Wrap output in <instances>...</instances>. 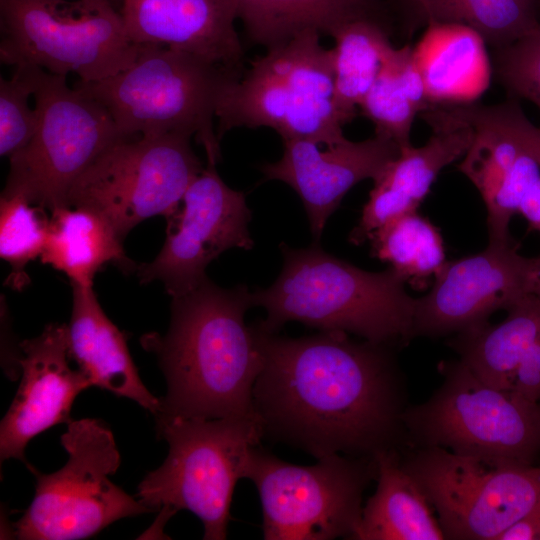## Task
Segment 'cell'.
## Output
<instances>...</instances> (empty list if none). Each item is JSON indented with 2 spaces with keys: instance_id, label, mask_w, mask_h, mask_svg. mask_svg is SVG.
Here are the masks:
<instances>
[{
  "instance_id": "6da1fadb",
  "label": "cell",
  "mask_w": 540,
  "mask_h": 540,
  "mask_svg": "<svg viewBox=\"0 0 540 540\" xmlns=\"http://www.w3.org/2000/svg\"><path fill=\"white\" fill-rule=\"evenodd\" d=\"M260 331L264 363L253 403L264 437L317 459L406 448V388L394 348L343 331L298 338Z\"/></svg>"
},
{
  "instance_id": "7a4b0ae2",
  "label": "cell",
  "mask_w": 540,
  "mask_h": 540,
  "mask_svg": "<svg viewBox=\"0 0 540 540\" xmlns=\"http://www.w3.org/2000/svg\"><path fill=\"white\" fill-rule=\"evenodd\" d=\"M254 306L245 284L222 288L208 277L172 297L165 335L142 336L164 374L167 392L154 416L173 419L258 417L253 389L264 363L262 332L245 324Z\"/></svg>"
},
{
  "instance_id": "3957f363",
  "label": "cell",
  "mask_w": 540,
  "mask_h": 540,
  "mask_svg": "<svg viewBox=\"0 0 540 540\" xmlns=\"http://www.w3.org/2000/svg\"><path fill=\"white\" fill-rule=\"evenodd\" d=\"M284 263L275 282L252 291L254 306L266 310L255 322L278 333L297 321L319 331H343L397 348L413 337L415 299L393 268L360 269L325 252L317 242L306 248L280 244Z\"/></svg>"
},
{
  "instance_id": "277c9868",
  "label": "cell",
  "mask_w": 540,
  "mask_h": 540,
  "mask_svg": "<svg viewBox=\"0 0 540 540\" xmlns=\"http://www.w3.org/2000/svg\"><path fill=\"white\" fill-rule=\"evenodd\" d=\"M242 74L184 50L141 45L124 70L98 81L79 80L74 87L109 112L124 138L188 135L204 147L207 161L217 164V105L227 85Z\"/></svg>"
},
{
  "instance_id": "5b68a950",
  "label": "cell",
  "mask_w": 540,
  "mask_h": 540,
  "mask_svg": "<svg viewBox=\"0 0 540 540\" xmlns=\"http://www.w3.org/2000/svg\"><path fill=\"white\" fill-rule=\"evenodd\" d=\"M216 120L219 141L236 127H269L283 141L326 147L344 141L334 106L332 50L323 48L320 32L303 30L251 61L224 89Z\"/></svg>"
},
{
  "instance_id": "8992f818",
  "label": "cell",
  "mask_w": 540,
  "mask_h": 540,
  "mask_svg": "<svg viewBox=\"0 0 540 540\" xmlns=\"http://www.w3.org/2000/svg\"><path fill=\"white\" fill-rule=\"evenodd\" d=\"M156 431L169 452L137 492L144 506L159 512L149 534L163 536L166 522L188 510L201 520L203 539H226L235 485L245 477L250 451L264 438L259 418L173 419L156 424Z\"/></svg>"
},
{
  "instance_id": "52a82bcc",
  "label": "cell",
  "mask_w": 540,
  "mask_h": 540,
  "mask_svg": "<svg viewBox=\"0 0 540 540\" xmlns=\"http://www.w3.org/2000/svg\"><path fill=\"white\" fill-rule=\"evenodd\" d=\"M440 368L441 386L404 413L406 448L438 446L490 462L536 465L540 401L485 383L461 360Z\"/></svg>"
},
{
  "instance_id": "ba28073f",
  "label": "cell",
  "mask_w": 540,
  "mask_h": 540,
  "mask_svg": "<svg viewBox=\"0 0 540 540\" xmlns=\"http://www.w3.org/2000/svg\"><path fill=\"white\" fill-rule=\"evenodd\" d=\"M68 459L50 474L31 465L34 498L15 523L20 540H79L115 521L151 511L115 485L121 457L109 427L99 419L71 420L60 438Z\"/></svg>"
},
{
  "instance_id": "9c48e42d",
  "label": "cell",
  "mask_w": 540,
  "mask_h": 540,
  "mask_svg": "<svg viewBox=\"0 0 540 540\" xmlns=\"http://www.w3.org/2000/svg\"><path fill=\"white\" fill-rule=\"evenodd\" d=\"M0 60L13 67L37 66L83 82L127 68L141 45L130 40L110 1L0 0Z\"/></svg>"
},
{
  "instance_id": "30bf717a",
  "label": "cell",
  "mask_w": 540,
  "mask_h": 540,
  "mask_svg": "<svg viewBox=\"0 0 540 540\" xmlns=\"http://www.w3.org/2000/svg\"><path fill=\"white\" fill-rule=\"evenodd\" d=\"M252 448L245 469L260 497L266 540L351 539L363 494L377 477L375 458L333 454L311 466Z\"/></svg>"
},
{
  "instance_id": "8fae6325",
  "label": "cell",
  "mask_w": 540,
  "mask_h": 540,
  "mask_svg": "<svg viewBox=\"0 0 540 540\" xmlns=\"http://www.w3.org/2000/svg\"><path fill=\"white\" fill-rule=\"evenodd\" d=\"M33 98L37 128L9 158L2 194L22 195L52 212L67 206L72 185L101 153L127 138L101 104L68 86L66 76L40 68Z\"/></svg>"
},
{
  "instance_id": "7c38bea8",
  "label": "cell",
  "mask_w": 540,
  "mask_h": 540,
  "mask_svg": "<svg viewBox=\"0 0 540 540\" xmlns=\"http://www.w3.org/2000/svg\"><path fill=\"white\" fill-rule=\"evenodd\" d=\"M401 450L445 539L497 540L540 497V465H516L460 455L438 446Z\"/></svg>"
},
{
  "instance_id": "4fadbf2b",
  "label": "cell",
  "mask_w": 540,
  "mask_h": 540,
  "mask_svg": "<svg viewBox=\"0 0 540 540\" xmlns=\"http://www.w3.org/2000/svg\"><path fill=\"white\" fill-rule=\"evenodd\" d=\"M190 138L168 133L115 142L75 181L67 206L95 211L122 241L142 221L168 217L204 169Z\"/></svg>"
},
{
  "instance_id": "5bb4252c",
  "label": "cell",
  "mask_w": 540,
  "mask_h": 540,
  "mask_svg": "<svg viewBox=\"0 0 540 540\" xmlns=\"http://www.w3.org/2000/svg\"><path fill=\"white\" fill-rule=\"evenodd\" d=\"M167 219L164 244L149 263L136 264L141 283L160 281L171 297L202 283L207 266L231 248L250 250L251 211L243 192L225 184L216 164L207 161Z\"/></svg>"
},
{
  "instance_id": "9a60e30c",
  "label": "cell",
  "mask_w": 540,
  "mask_h": 540,
  "mask_svg": "<svg viewBox=\"0 0 540 540\" xmlns=\"http://www.w3.org/2000/svg\"><path fill=\"white\" fill-rule=\"evenodd\" d=\"M533 258L518 253L511 239L488 242L480 253L446 261L430 291L415 299L413 335L459 334L488 323L531 294Z\"/></svg>"
},
{
  "instance_id": "2e32d148",
  "label": "cell",
  "mask_w": 540,
  "mask_h": 540,
  "mask_svg": "<svg viewBox=\"0 0 540 540\" xmlns=\"http://www.w3.org/2000/svg\"><path fill=\"white\" fill-rule=\"evenodd\" d=\"M21 381L0 425L1 462L18 459L27 467L25 449L40 433L68 424L72 404L92 386L88 377L69 361L68 326L50 323L42 333L20 343Z\"/></svg>"
},
{
  "instance_id": "e0dca14e",
  "label": "cell",
  "mask_w": 540,
  "mask_h": 540,
  "mask_svg": "<svg viewBox=\"0 0 540 540\" xmlns=\"http://www.w3.org/2000/svg\"><path fill=\"white\" fill-rule=\"evenodd\" d=\"M319 145L283 141L282 157L261 166L265 180L282 181L299 195L315 242L345 194L365 179H377L400 153L392 139L379 134L358 142L345 139L325 151Z\"/></svg>"
},
{
  "instance_id": "ac0fdd59",
  "label": "cell",
  "mask_w": 540,
  "mask_h": 540,
  "mask_svg": "<svg viewBox=\"0 0 540 540\" xmlns=\"http://www.w3.org/2000/svg\"><path fill=\"white\" fill-rule=\"evenodd\" d=\"M125 30L137 45H160L244 72L235 0H122Z\"/></svg>"
},
{
  "instance_id": "d6986e66",
  "label": "cell",
  "mask_w": 540,
  "mask_h": 540,
  "mask_svg": "<svg viewBox=\"0 0 540 540\" xmlns=\"http://www.w3.org/2000/svg\"><path fill=\"white\" fill-rule=\"evenodd\" d=\"M422 117L432 129L430 138L421 147L401 149L374 180L358 222L362 232L371 233L395 217L416 212L439 172L468 150L473 128L451 107L430 106Z\"/></svg>"
},
{
  "instance_id": "ffe728a7",
  "label": "cell",
  "mask_w": 540,
  "mask_h": 540,
  "mask_svg": "<svg viewBox=\"0 0 540 540\" xmlns=\"http://www.w3.org/2000/svg\"><path fill=\"white\" fill-rule=\"evenodd\" d=\"M69 353L92 386L128 398L155 416L160 399L142 382L123 332L108 318L93 287L72 284Z\"/></svg>"
},
{
  "instance_id": "44dd1931",
  "label": "cell",
  "mask_w": 540,
  "mask_h": 540,
  "mask_svg": "<svg viewBox=\"0 0 540 540\" xmlns=\"http://www.w3.org/2000/svg\"><path fill=\"white\" fill-rule=\"evenodd\" d=\"M412 54L431 106L472 104L489 87L486 41L466 24L428 21Z\"/></svg>"
},
{
  "instance_id": "7402d4cb",
  "label": "cell",
  "mask_w": 540,
  "mask_h": 540,
  "mask_svg": "<svg viewBox=\"0 0 540 540\" xmlns=\"http://www.w3.org/2000/svg\"><path fill=\"white\" fill-rule=\"evenodd\" d=\"M375 459L377 488L363 506L351 539H445L429 501L402 465L401 450L380 452Z\"/></svg>"
},
{
  "instance_id": "603a6c76",
  "label": "cell",
  "mask_w": 540,
  "mask_h": 540,
  "mask_svg": "<svg viewBox=\"0 0 540 540\" xmlns=\"http://www.w3.org/2000/svg\"><path fill=\"white\" fill-rule=\"evenodd\" d=\"M40 260L83 287H93L95 274L108 263L126 270L136 266L107 220L93 210L69 206L51 212Z\"/></svg>"
},
{
  "instance_id": "cb8c5ba5",
  "label": "cell",
  "mask_w": 540,
  "mask_h": 540,
  "mask_svg": "<svg viewBox=\"0 0 540 540\" xmlns=\"http://www.w3.org/2000/svg\"><path fill=\"white\" fill-rule=\"evenodd\" d=\"M539 336L540 298L529 294L507 310L502 322L456 334L450 345L482 381L508 390L520 359Z\"/></svg>"
},
{
  "instance_id": "d4e9b609",
  "label": "cell",
  "mask_w": 540,
  "mask_h": 540,
  "mask_svg": "<svg viewBox=\"0 0 540 540\" xmlns=\"http://www.w3.org/2000/svg\"><path fill=\"white\" fill-rule=\"evenodd\" d=\"M248 38L267 49L306 29L333 36L343 25L373 19L375 0H235Z\"/></svg>"
},
{
  "instance_id": "484cf974",
  "label": "cell",
  "mask_w": 540,
  "mask_h": 540,
  "mask_svg": "<svg viewBox=\"0 0 540 540\" xmlns=\"http://www.w3.org/2000/svg\"><path fill=\"white\" fill-rule=\"evenodd\" d=\"M430 106L410 45L392 49L360 105L375 134L392 139L400 150L411 146L413 121Z\"/></svg>"
},
{
  "instance_id": "4316f807",
  "label": "cell",
  "mask_w": 540,
  "mask_h": 540,
  "mask_svg": "<svg viewBox=\"0 0 540 540\" xmlns=\"http://www.w3.org/2000/svg\"><path fill=\"white\" fill-rule=\"evenodd\" d=\"M334 106L343 125L356 116L385 60L394 48L383 27L373 19H358L332 36Z\"/></svg>"
},
{
  "instance_id": "83f0119b",
  "label": "cell",
  "mask_w": 540,
  "mask_h": 540,
  "mask_svg": "<svg viewBox=\"0 0 540 540\" xmlns=\"http://www.w3.org/2000/svg\"><path fill=\"white\" fill-rule=\"evenodd\" d=\"M368 240L373 257L388 263L417 288L425 286L446 262L439 229L417 211L391 219Z\"/></svg>"
},
{
  "instance_id": "f1b7e54d",
  "label": "cell",
  "mask_w": 540,
  "mask_h": 540,
  "mask_svg": "<svg viewBox=\"0 0 540 540\" xmlns=\"http://www.w3.org/2000/svg\"><path fill=\"white\" fill-rule=\"evenodd\" d=\"M473 128L472 142L458 165L485 205L512 169L523 148L501 122L495 106H450Z\"/></svg>"
},
{
  "instance_id": "f546056e",
  "label": "cell",
  "mask_w": 540,
  "mask_h": 540,
  "mask_svg": "<svg viewBox=\"0 0 540 540\" xmlns=\"http://www.w3.org/2000/svg\"><path fill=\"white\" fill-rule=\"evenodd\" d=\"M428 21L457 22L475 29L496 50L539 24L536 0H416Z\"/></svg>"
},
{
  "instance_id": "4dcf8cb0",
  "label": "cell",
  "mask_w": 540,
  "mask_h": 540,
  "mask_svg": "<svg viewBox=\"0 0 540 540\" xmlns=\"http://www.w3.org/2000/svg\"><path fill=\"white\" fill-rule=\"evenodd\" d=\"M44 209L22 195L1 193L0 256L11 266L7 283L13 288L27 283L25 266L44 249L50 222Z\"/></svg>"
},
{
  "instance_id": "1f68e13d",
  "label": "cell",
  "mask_w": 540,
  "mask_h": 540,
  "mask_svg": "<svg viewBox=\"0 0 540 540\" xmlns=\"http://www.w3.org/2000/svg\"><path fill=\"white\" fill-rule=\"evenodd\" d=\"M40 67L19 65L12 76L0 77V154L11 157L33 137L38 114L29 105L34 94Z\"/></svg>"
},
{
  "instance_id": "d6a6232c",
  "label": "cell",
  "mask_w": 540,
  "mask_h": 540,
  "mask_svg": "<svg viewBox=\"0 0 540 540\" xmlns=\"http://www.w3.org/2000/svg\"><path fill=\"white\" fill-rule=\"evenodd\" d=\"M496 73L514 96L540 110V23L513 43L497 49Z\"/></svg>"
},
{
  "instance_id": "836d02e7",
  "label": "cell",
  "mask_w": 540,
  "mask_h": 540,
  "mask_svg": "<svg viewBox=\"0 0 540 540\" xmlns=\"http://www.w3.org/2000/svg\"><path fill=\"white\" fill-rule=\"evenodd\" d=\"M540 178V165L523 149L499 189L486 204L489 242L511 240L509 224L531 187Z\"/></svg>"
},
{
  "instance_id": "e575fe53",
  "label": "cell",
  "mask_w": 540,
  "mask_h": 540,
  "mask_svg": "<svg viewBox=\"0 0 540 540\" xmlns=\"http://www.w3.org/2000/svg\"><path fill=\"white\" fill-rule=\"evenodd\" d=\"M495 109L510 134L540 165V127L528 120L517 102L496 105Z\"/></svg>"
},
{
  "instance_id": "d590c367",
  "label": "cell",
  "mask_w": 540,
  "mask_h": 540,
  "mask_svg": "<svg viewBox=\"0 0 540 540\" xmlns=\"http://www.w3.org/2000/svg\"><path fill=\"white\" fill-rule=\"evenodd\" d=\"M508 390L532 401H540V336L526 350L519 361Z\"/></svg>"
},
{
  "instance_id": "8d00e7d4",
  "label": "cell",
  "mask_w": 540,
  "mask_h": 540,
  "mask_svg": "<svg viewBox=\"0 0 540 540\" xmlns=\"http://www.w3.org/2000/svg\"><path fill=\"white\" fill-rule=\"evenodd\" d=\"M529 224L540 232V178L531 187L519 208Z\"/></svg>"
},
{
  "instance_id": "74e56055",
  "label": "cell",
  "mask_w": 540,
  "mask_h": 540,
  "mask_svg": "<svg viewBox=\"0 0 540 540\" xmlns=\"http://www.w3.org/2000/svg\"><path fill=\"white\" fill-rule=\"evenodd\" d=\"M531 294L540 298V256L533 258Z\"/></svg>"
},
{
  "instance_id": "f35d334b",
  "label": "cell",
  "mask_w": 540,
  "mask_h": 540,
  "mask_svg": "<svg viewBox=\"0 0 540 540\" xmlns=\"http://www.w3.org/2000/svg\"><path fill=\"white\" fill-rule=\"evenodd\" d=\"M75 1L83 2V3H86V4H97V3L110 1V0H75Z\"/></svg>"
}]
</instances>
